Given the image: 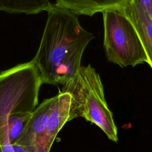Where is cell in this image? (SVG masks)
<instances>
[{"instance_id":"cell-1","label":"cell","mask_w":152,"mask_h":152,"mask_svg":"<svg viewBox=\"0 0 152 152\" xmlns=\"http://www.w3.org/2000/svg\"><path fill=\"white\" fill-rule=\"evenodd\" d=\"M38 50L32 62L42 84L62 86L79 71L83 52L94 36L84 29L76 15L52 5Z\"/></svg>"},{"instance_id":"cell-2","label":"cell","mask_w":152,"mask_h":152,"mask_svg":"<svg viewBox=\"0 0 152 152\" xmlns=\"http://www.w3.org/2000/svg\"><path fill=\"white\" fill-rule=\"evenodd\" d=\"M62 86L61 91L71 96L69 120L83 117L99 126L109 140L117 142V126L106 103L100 77L95 69L90 65L81 66L75 75Z\"/></svg>"},{"instance_id":"cell-3","label":"cell","mask_w":152,"mask_h":152,"mask_svg":"<svg viewBox=\"0 0 152 152\" xmlns=\"http://www.w3.org/2000/svg\"><path fill=\"white\" fill-rule=\"evenodd\" d=\"M42 84L39 70L32 61L1 72L0 119L32 113L37 107Z\"/></svg>"},{"instance_id":"cell-4","label":"cell","mask_w":152,"mask_h":152,"mask_svg":"<svg viewBox=\"0 0 152 152\" xmlns=\"http://www.w3.org/2000/svg\"><path fill=\"white\" fill-rule=\"evenodd\" d=\"M102 13L104 48L108 61L122 68L144 62L150 65L145 50L127 17L118 10H109Z\"/></svg>"},{"instance_id":"cell-5","label":"cell","mask_w":152,"mask_h":152,"mask_svg":"<svg viewBox=\"0 0 152 152\" xmlns=\"http://www.w3.org/2000/svg\"><path fill=\"white\" fill-rule=\"evenodd\" d=\"M71 96L59 91L52 108L44 132L37 144L28 152H49L54 140L62 126L69 121Z\"/></svg>"},{"instance_id":"cell-6","label":"cell","mask_w":152,"mask_h":152,"mask_svg":"<svg viewBox=\"0 0 152 152\" xmlns=\"http://www.w3.org/2000/svg\"><path fill=\"white\" fill-rule=\"evenodd\" d=\"M118 10L127 17L135 28L152 68V18L137 0H128Z\"/></svg>"},{"instance_id":"cell-7","label":"cell","mask_w":152,"mask_h":152,"mask_svg":"<svg viewBox=\"0 0 152 152\" xmlns=\"http://www.w3.org/2000/svg\"><path fill=\"white\" fill-rule=\"evenodd\" d=\"M56 100V96L46 99L31 113V116L15 144L27 148L34 147L40 140L45 129L52 108Z\"/></svg>"},{"instance_id":"cell-8","label":"cell","mask_w":152,"mask_h":152,"mask_svg":"<svg viewBox=\"0 0 152 152\" xmlns=\"http://www.w3.org/2000/svg\"><path fill=\"white\" fill-rule=\"evenodd\" d=\"M128 0H57L55 6L65 9L76 15L92 16L109 10H118Z\"/></svg>"},{"instance_id":"cell-9","label":"cell","mask_w":152,"mask_h":152,"mask_svg":"<svg viewBox=\"0 0 152 152\" xmlns=\"http://www.w3.org/2000/svg\"><path fill=\"white\" fill-rule=\"evenodd\" d=\"M52 5L49 0H0V11L10 14H36L47 11Z\"/></svg>"},{"instance_id":"cell-10","label":"cell","mask_w":152,"mask_h":152,"mask_svg":"<svg viewBox=\"0 0 152 152\" xmlns=\"http://www.w3.org/2000/svg\"><path fill=\"white\" fill-rule=\"evenodd\" d=\"M31 113H18L9 116L7 118L9 142L15 144L26 127Z\"/></svg>"},{"instance_id":"cell-11","label":"cell","mask_w":152,"mask_h":152,"mask_svg":"<svg viewBox=\"0 0 152 152\" xmlns=\"http://www.w3.org/2000/svg\"><path fill=\"white\" fill-rule=\"evenodd\" d=\"M145 11L152 18V0H137Z\"/></svg>"},{"instance_id":"cell-12","label":"cell","mask_w":152,"mask_h":152,"mask_svg":"<svg viewBox=\"0 0 152 152\" xmlns=\"http://www.w3.org/2000/svg\"><path fill=\"white\" fill-rule=\"evenodd\" d=\"M0 152H14V150L8 141L0 142Z\"/></svg>"},{"instance_id":"cell-13","label":"cell","mask_w":152,"mask_h":152,"mask_svg":"<svg viewBox=\"0 0 152 152\" xmlns=\"http://www.w3.org/2000/svg\"><path fill=\"white\" fill-rule=\"evenodd\" d=\"M14 152H28V150L21 145H20L17 144H14L12 145Z\"/></svg>"}]
</instances>
